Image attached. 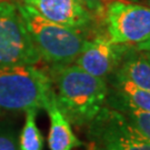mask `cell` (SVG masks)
I'll list each match as a JSON object with an SVG mask.
<instances>
[{"label":"cell","mask_w":150,"mask_h":150,"mask_svg":"<svg viewBox=\"0 0 150 150\" xmlns=\"http://www.w3.org/2000/svg\"><path fill=\"white\" fill-rule=\"evenodd\" d=\"M48 75L56 105L70 125L88 126L105 107L109 92L105 79L89 75L75 64H52Z\"/></svg>","instance_id":"obj_1"},{"label":"cell","mask_w":150,"mask_h":150,"mask_svg":"<svg viewBox=\"0 0 150 150\" xmlns=\"http://www.w3.org/2000/svg\"><path fill=\"white\" fill-rule=\"evenodd\" d=\"M52 96L48 72L32 64L0 67V113L39 111Z\"/></svg>","instance_id":"obj_2"},{"label":"cell","mask_w":150,"mask_h":150,"mask_svg":"<svg viewBox=\"0 0 150 150\" xmlns=\"http://www.w3.org/2000/svg\"><path fill=\"white\" fill-rule=\"evenodd\" d=\"M16 6L41 59L51 66L75 62L87 41L86 32L49 21L21 2Z\"/></svg>","instance_id":"obj_3"},{"label":"cell","mask_w":150,"mask_h":150,"mask_svg":"<svg viewBox=\"0 0 150 150\" xmlns=\"http://www.w3.org/2000/svg\"><path fill=\"white\" fill-rule=\"evenodd\" d=\"M90 148L96 150H150V140L120 110L103 107L88 125Z\"/></svg>","instance_id":"obj_4"},{"label":"cell","mask_w":150,"mask_h":150,"mask_svg":"<svg viewBox=\"0 0 150 150\" xmlns=\"http://www.w3.org/2000/svg\"><path fill=\"white\" fill-rule=\"evenodd\" d=\"M41 60L15 4L0 2V67L37 64Z\"/></svg>","instance_id":"obj_5"},{"label":"cell","mask_w":150,"mask_h":150,"mask_svg":"<svg viewBox=\"0 0 150 150\" xmlns=\"http://www.w3.org/2000/svg\"><path fill=\"white\" fill-rule=\"evenodd\" d=\"M102 17L112 42L136 47L150 38V8L146 6L111 0Z\"/></svg>","instance_id":"obj_6"},{"label":"cell","mask_w":150,"mask_h":150,"mask_svg":"<svg viewBox=\"0 0 150 150\" xmlns=\"http://www.w3.org/2000/svg\"><path fill=\"white\" fill-rule=\"evenodd\" d=\"M129 46L112 42L106 36L88 40L74 64L89 75L105 79L112 75Z\"/></svg>","instance_id":"obj_7"},{"label":"cell","mask_w":150,"mask_h":150,"mask_svg":"<svg viewBox=\"0 0 150 150\" xmlns=\"http://www.w3.org/2000/svg\"><path fill=\"white\" fill-rule=\"evenodd\" d=\"M49 21L86 32L93 22L95 16L81 0H21Z\"/></svg>","instance_id":"obj_8"},{"label":"cell","mask_w":150,"mask_h":150,"mask_svg":"<svg viewBox=\"0 0 150 150\" xmlns=\"http://www.w3.org/2000/svg\"><path fill=\"white\" fill-rule=\"evenodd\" d=\"M113 77L127 80L138 88L150 91V61L144 51L129 46L113 72Z\"/></svg>","instance_id":"obj_9"},{"label":"cell","mask_w":150,"mask_h":150,"mask_svg":"<svg viewBox=\"0 0 150 150\" xmlns=\"http://www.w3.org/2000/svg\"><path fill=\"white\" fill-rule=\"evenodd\" d=\"M49 116L50 127H49L48 145L50 150H72L76 147L85 146V144L77 138L74 134L71 125L67 120L62 112L57 107L54 96L45 109Z\"/></svg>","instance_id":"obj_10"},{"label":"cell","mask_w":150,"mask_h":150,"mask_svg":"<svg viewBox=\"0 0 150 150\" xmlns=\"http://www.w3.org/2000/svg\"><path fill=\"white\" fill-rule=\"evenodd\" d=\"M113 87L117 96L112 108H134L150 113V91L134 86V83L113 77Z\"/></svg>","instance_id":"obj_11"},{"label":"cell","mask_w":150,"mask_h":150,"mask_svg":"<svg viewBox=\"0 0 150 150\" xmlns=\"http://www.w3.org/2000/svg\"><path fill=\"white\" fill-rule=\"evenodd\" d=\"M37 110L26 111V120L19 136V150H42L43 138L37 126Z\"/></svg>","instance_id":"obj_12"},{"label":"cell","mask_w":150,"mask_h":150,"mask_svg":"<svg viewBox=\"0 0 150 150\" xmlns=\"http://www.w3.org/2000/svg\"><path fill=\"white\" fill-rule=\"evenodd\" d=\"M118 110V109H117ZM121 112H123L128 119L134 123V126L144 134L150 140V113L141 111L134 108H121Z\"/></svg>","instance_id":"obj_13"},{"label":"cell","mask_w":150,"mask_h":150,"mask_svg":"<svg viewBox=\"0 0 150 150\" xmlns=\"http://www.w3.org/2000/svg\"><path fill=\"white\" fill-rule=\"evenodd\" d=\"M0 150H19L17 130L9 121H0Z\"/></svg>","instance_id":"obj_14"},{"label":"cell","mask_w":150,"mask_h":150,"mask_svg":"<svg viewBox=\"0 0 150 150\" xmlns=\"http://www.w3.org/2000/svg\"><path fill=\"white\" fill-rule=\"evenodd\" d=\"M93 16H103L107 5L111 0H81Z\"/></svg>","instance_id":"obj_15"},{"label":"cell","mask_w":150,"mask_h":150,"mask_svg":"<svg viewBox=\"0 0 150 150\" xmlns=\"http://www.w3.org/2000/svg\"><path fill=\"white\" fill-rule=\"evenodd\" d=\"M136 48L140 50V51H146V52H150V38L148 40H146L144 42L139 43L136 46Z\"/></svg>","instance_id":"obj_16"},{"label":"cell","mask_w":150,"mask_h":150,"mask_svg":"<svg viewBox=\"0 0 150 150\" xmlns=\"http://www.w3.org/2000/svg\"><path fill=\"white\" fill-rule=\"evenodd\" d=\"M130 1H134L136 4H139V5L146 6V7L150 8V0H130Z\"/></svg>","instance_id":"obj_17"},{"label":"cell","mask_w":150,"mask_h":150,"mask_svg":"<svg viewBox=\"0 0 150 150\" xmlns=\"http://www.w3.org/2000/svg\"><path fill=\"white\" fill-rule=\"evenodd\" d=\"M145 52V54L147 56V58H148V60L150 61V52H146V51H144Z\"/></svg>","instance_id":"obj_18"},{"label":"cell","mask_w":150,"mask_h":150,"mask_svg":"<svg viewBox=\"0 0 150 150\" xmlns=\"http://www.w3.org/2000/svg\"><path fill=\"white\" fill-rule=\"evenodd\" d=\"M89 150H96V149H93V148H89Z\"/></svg>","instance_id":"obj_19"}]
</instances>
